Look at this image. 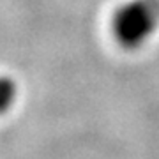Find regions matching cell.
I'll return each instance as SVG.
<instances>
[{
    "instance_id": "obj_1",
    "label": "cell",
    "mask_w": 159,
    "mask_h": 159,
    "mask_svg": "<svg viewBox=\"0 0 159 159\" xmlns=\"http://www.w3.org/2000/svg\"><path fill=\"white\" fill-rule=\"evenodd\" d=\"M159 29V0H127L111 16V34L124 50H138Z\"/></svg>"
},
{
    "instance_id": "obj_2",
    "label": "cell",
    "mask_w": 159,
    "mask_h": 159,
    "mask_svg": "<svg viewBox=\"0 0 159 159\" xmlns=\"http://www.w3.org/2000/svg\"><path fill=\"white\" fill-rule=\"evenodd\" d=\"M18 87L16 81L9 76H0V115L7 113L16 102Z\"/></svg>"
}]
</instances>
